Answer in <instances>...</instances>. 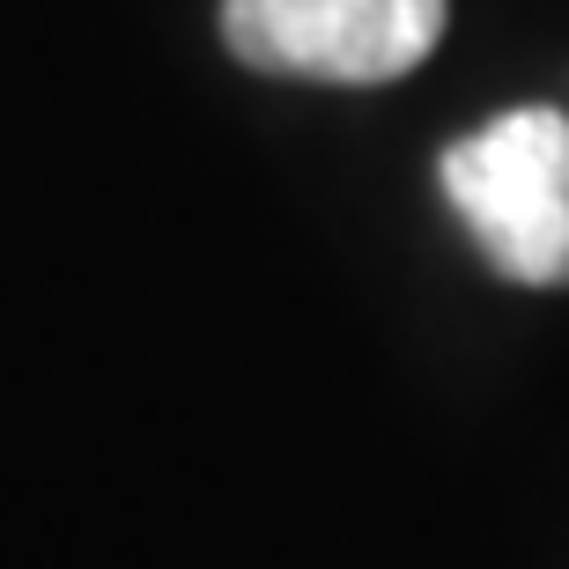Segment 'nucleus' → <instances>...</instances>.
I'll return each mask as SVG.
<instances>
[{
    "label": "nucleus",
    "instance_id": "1",
    "mask_svg": "<svg viewBox=\"0 0 569 569\" xmlns=\"http://www.w3.org/2000/svg\"><path fill=\"white\" fill-rule=\"evenodd\" d=\"M443 200L481 259L526 289H569V119L548 104L503 111L437 156Z\"/></svg>",
    "mask_w": 569,
    "mask_h": 569
},
{
    "label": "nucleus",
    "instance_id": "2",
    "mask_svg": "<svg viewBox=\"0 0 569 569\" xmlns=\"http://www.w3.org/2000/svg\"><path fill=\"white\" fill-rule=\"evenodd\" d=\"M222 38L259 74L370 89L437 52L443 0H222Z\"/></svg>",
    "mask_w": 569,
    "mask_h": 569
}]
</instances>
